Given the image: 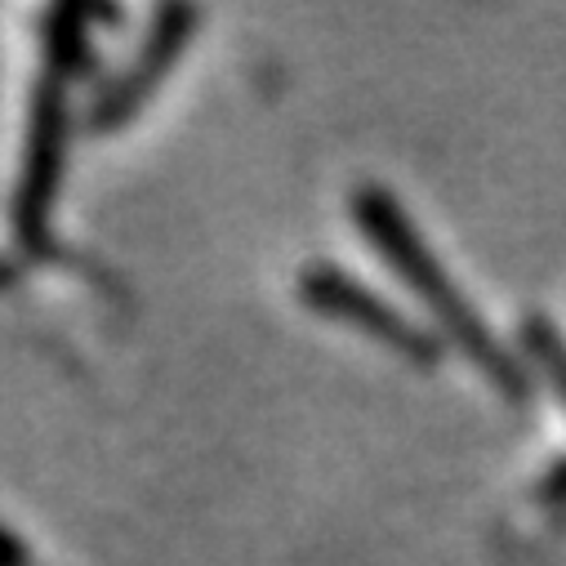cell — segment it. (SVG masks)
Masks as SVG:
<instances>
[{"mask_svg":"<svg viewBox=\"0 0 566 566\" xmlns=\"http://www.w3.org/2000/svg\"><path fill=\"white\" fill-rule=\"evenodd\" d=\"M526 344H531V353L539 357L544 375L553 379V388H557L562 401H566V348H562V339L539 322V326H526Z\"/></svg>","mask_w":566,"mask_h":566,"instance_id":"6","label":"cell"},{"mask_svg":"<svg viewBox=\"0 0 566 566\" xmlns=\"http://www.w3.org/2000/svg\"><path fill=\"white\" fill-rule=\"evenodd\" d=\"M353 223L370 237V245L384 254V263L406 281V286L433 308V317L442 322V331L478 361V370L500 384L509 397H522V370L504 357V348L495 344V335L482 326L478 308L455 291V281L447 276V268L438 263V254L419 241L415 223L406 219V210L384 192V188H357L353 192Z\"/></svg>","mask_w":566,"mask_h":566,"instance_id":"1","label":"cell"},{"mask_svg":"<svg viewBox=\"0 0 566 566\" xmlns=\"http://www.w3.org/2000/svg\"><path fill=\"white\" fill-rule=\"evenodd\" d=\"M0 566H32L28 544H23V539H19V531H14V526H6V522H0Z\"/></svg>","mask_w":566,"mask_h":566,"instance_id":"7","label":"cell"},{"mask_svg":"<svg viewBox=\"0 0 566 566\" xmlns=\"http://www.w3.org/2000/svg\"><path fill=\"white\" fill-rule=\"evenodd\" d=\"M300 300L322 313V317H339L357 331H366L370 339L397 348L401 357H410L415 366H433L438 361V339L429 331H419L415 322H406L388 300H379L370 286H361L357 276H348L335 263H313L300 276Z\"/></svg>","mask_w":566,"mask_h":566,"instance_id":"3","label":"cell"},{"mask_svg":"<svg viewBox=\"0 0 566 566\" xmlns=\"http://www.w3.org/2000/svg\"><path fill=\"white\" fill-rule=\"evenodd\" d=\"M90 23H120V10L116 6H94V0H63V6L45 10L41 45H45V63L59 81L90 76V67H94Z\"/></svg>","mask_w":566,"mask_h":566,"instance_id":"5","label":"cell"},{"mask_svg":"<svg viewBox=\"0 0 566 566\" xmlns=\"http://www.w3.org/2000/svg\"><path fill=\"white\" fill-rule=\"evenodd\" d=\"M14 276H19V268H14L10 259H0V291H6V286H10V281H14Z\"/></svg>","mask_w":566,"mask_h":566,"instance_id":"8","label":"cell"},{"mask_svg":"<svg viewBox=\"0 0 566 566\" xmlns=\"http://www.w3.org/2000/svg\"><path fill=\"white\" fill-rule=\"evenodd\" d=\"M23 144L28 148H23L19 188H14V237L28 254L45 259V254H54L50 214H54L63 157H67V94L54 72H45L32 85V112H28Z\"/></svg>","mask_w":566,"mask_h":566,"instance_id":"2","label":"cell"},{"mask_svg":"<svg viewBox=\"0 0 566 566\" xmlns=\"http://www.w3.org/2000/svg\"><path fill=\"white\" fill-rule=\"evenodd\" d=\"M197 23H201V10L197 6H184V0H170V6H161L153 14L148 41L138 45V54L129 59V67L98 94V103L90 112V125L94 129H120L138 107H144L157 94V85L175 67V59L188 50Z\"/></svg>","mask_w":566,"mask_h":566,"instance_id":"4","label":"cell"}]
</instances>
